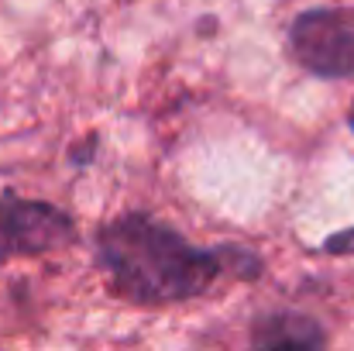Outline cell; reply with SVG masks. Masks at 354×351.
Here are the masks:
<instances>
[{
  "label": "cell",
  "mask_w": 354,
  "mask_h": 351,
  "mask_svg": "<svg viewBox=\"0 0 354 351\" xmlns=\"http://www.w3.org/2000/svg\"><path fill=\"white\" fill-rule=\"evenodd\" d=\"M97 265L118 300L134 307H172L214 293L224 279L251 282L261 255L248 244H193L148 210H127L93 234Z\"/></svg>",
  "instance_id": "1"
},
{
  "label": "cell",
  "mask_w": 354,
  "mask_h": 351,
  "mask_svg": "<svg viewBox=\"0 0 354 351\" xmlns=\"http://www.w3.org/2000/svg\"><path fill=\"white\" fill-rule=\"evenodd\" d=\"M292 62L313 80H354V7H310L286 31Z\"/></svg>",
  "instance_id": "2"
},
{
  "label": "cell",
  "mask_w": 354,
  "mask_h": 351,
  "mask_svg": "<svg viewBox=\"0 0 354 351\" xmlns=\"http://www.w3.org/2000/svg\"><path fill=\"white\" fill-rule=\"evenodd\" d=\"M80 228L69 210L48 200L0 193V269L10 258H38L76 244Z\"/></svg>",
  "instance_id": "3"
},
{
  "label": "cell",
  "mask_w": 354,
  "mask_h": 351,
  "mask_svg": "<svg viewBox=\"0 0 354 351\" xmlns=\"http://www.w3.org/2000/svg\"><path fill=\"white\" fill-rule=\"evenodd\" d=\"M327 341H330L327 327L317 317L299 314V310H268V314H258L248 324V345L261 351L272 348L320 351L327 348Z\"/></svg>",
  "instance_id": "4"
},
{
  "label": "cell",
  "mask_w": 354,
  "mask_h": 351,
  "mask_svg": "<svg viewBox=\"0 0 354 351\" xmlns=\"http://www.w3.org/2000/svg\"><path fill=\"white\" fill-rule=\"evenodd\" d=\"M320 251H324V255H354V228L330 234V237L320 244Z\"/></svg>",
  "instance_id": "5"
},
{
  "label": "cell",
  "mask_w": 354,
  "mask_h": 351,
  "mask_svg": "<svg viewBox=\"0 0 354 351\" xmlns=\"http://www.w3.org/2000/svg\"><path fill=\"white\" fill-rule=\"evenodd\" d=\"M93 152H97V138H86L80 148H73V165H86V162H93Z\"/></svg>",
  "instance_id": "6"
},
{
  "label": "cell",
  "mask_w": 354,
  "mask_h": 351,
  "mask_svg": "<svg viewBox=\"0 0 354 351\" xmlns=\"http://www.w3.org/2000/svg\"><path fill=\"white\" fill-rule=\"evenodd\" d=\"M348 127H351V131H354V107H351V111H348Z\"/></svg>",
  "instance_id": "7"
}]
</instances>
